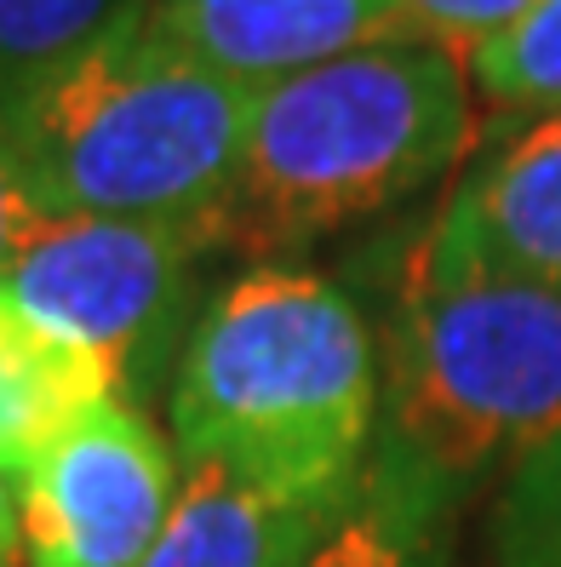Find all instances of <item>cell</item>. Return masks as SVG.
I'll return each mask as SVG.
<instances>
[{"label": "cell", "instance_id": "obj_8", "mask_svg": "<svg viewBox=\"0 0 561 567\" xmlns=\"http://www.w3.org/2000/svg\"><path fill=\"white\" fill-rule=\"evenodd\" d=\"M424 241L447 258L561 287V110L481 155Z\"/></svg>", "mask_w": 561, "mask_h": 567}, {"label": "cell", "instance_id": "obj_16", "mask_svg": "<svg viewBox=\"0 0 561 567\" xmlns=\"http://www.w3.org/2000/svg\"><path fill=\"white\" fill-rule=\"evenodd\" d=\"M52 213L35 202V189H29L18 155L7 150V138H0V281H7V270L18 264V252L29 247V236L46 224Z\"/></svg>", "mask_w": 561, "mask_h": 567}, {"label": "cell", "instance_id": "obj_13", "mask_svg": "<svg viewBox=\"0 0 561 567\" xmlns=\"http://www.w3.org/2000/svg\"><path fill=\"white\" fill-rule=\"evenodd\" d=\"M132 7V0H0V92L52 70Z\"/></svg>", "mask_w": 561, "mask_h": 567}, {"label": "cell", "instance_id": "obj_11", "mask_svg": "<svg viewBox=\"0 0 561 567\" xmlns=\"http://www.w3.org/2000/svg\"><path fill=\"white\" fill-rule=\"evenodd\" d=\"M447 511L453 498L441 487L373 453L350 511L333 522L304 567H453Z\"/></svg>", "mask_w": 561, "mask_h": 567}, {"label": "cell", "instance_id": "obj_9", "mask_svg": "<svg viewBox=\"0 0 561 567\" xmlns=\"http://www.w3.org/2000/svg\"><path fill=\"white\" fill-rule=\"evenodd\" d=\"M344 511L252 487L224 464H189L178 505L138 567H304Z\"/></svg>", "mask_w": 561, "mask_h": 567}, {"label": "cell", "instance_id": "obj_3", "mask_svg": "<svg viewBox=\"0 0 561 567\" xmlns=\"http://www.w3.org/2000/svg\"><path fill=\"white\" fill-rule=\"evenodd\" d=\"M470 138V63L424 35H384L258 86L229 241L287 247L378 218L447 178Z\"/></svg>", "mask_w": 561, "mask_h": 567}, {"label": "cell", "instance_id": "obj_2", "mask_svg": "<svg viewBox=\"0 0 561 567\" xmlns=\"http://www.w3.org/2000/svg\"><path fill=\"white\" fill-rule=\"evenodd\" d=\"M252 86L207 70L144 0L52 70L0 92V138L46 213L201 224L229 241Z\"/></svg>", "mask_w": 561, "mask_h": 567}, {"label": "cell", "instance_id": "obj_10", "mask_svg": "<svg viewBox=\"0 0 561 567\" xmlns=\"http://www.w3.org/2000/svg\"><path fill=\"white\" fill-rule=\"evenodd\" d=\"M115 395L104 361L0 287V471L23 476L86 408Z\"/></svg>", "mask_w": 561, "mask_h": 567}, {"label": "cell", "instance_id": "obj_17", "mask_svg": "<svg viewBox=\"0 0 561 567\" xmlns=\"http://www.w3.org/2000/svg\"><path fill=\"white\" fill-rule=\"evenodd\" d=\"M0 567H23V522H18V476L0 471Z\"/></svg>", "mask_w": 561, "mask_h": 567}, {"label": "cell", "instance_id": "obj_6", "mask_svg": "<svg viewBox=\"0 0 561 567\" xmlns=\"http://www.w3.org/2000/svg\"><path fill=\"white\" fill-rule=\"evenodd\" d=\"M178 493L173 442L138 402L104 395L18 476L23 567H138Z\"/></svg>", "mask_w": 561, "mask_h": 567}, {"label": "cell", "instance_id": "obj_15", "mask_svg": "<svg viewBox=\"0 0 561 567\" xmlns=\"http://www.w3.org/2000/svg\"><path fill=\"white\" fill-rule=\"evenodd\" d=\"M395 7H402L407 35L441 41V47L470 58L481 41H492V35H505L510 23H521L539 0H395Z\"/></svg>", "mask_w": 561, "mask_h": 567}, {"label": "cell", "instance_id": "obj_14", "mask_svg": "<svg viewBox=\"0 0 561 567\" xmlns=\"http://www.w3.org/2000/svg\"><path fill=\"white\" fill-rule=\"evenodd\" d=\"M492 567H561V436L510 471L492 516Z\"/></svg>", "mask_w": 561, "mask_h": 567}, {"label": "cell", "instance_id": "obj_5", "mask_svg": "<svg viewBox=\"0 0 561 567\" xmlns=\"http://www.w3.org/2000/svg\"><path fill=\"white\" fill-rule=\"evenodd\" d=\"M212 241L224 236L201 224L52 213L0 287L35 321L104 361L121 402L144 408L155 373L173 361L195 264Z\"/></svg>", "mask_w": 561, "mask_h": 567}, {"label": "cell", "instance_id": "obj_4", "mask_svg": "<svg viewBox=\"0 0 561 567\" xmlns=\"http://www.w3.org/2000/svg\"><path fill=\"white\" fill-rule=\"evenodd\" d=\"M561 436V287L418 241L384 332L378 447L458 498Z\"/></svg>", "mask_w": 561, "mask_h": 567}, {"label": "cell", "instance_id": "obj_7", "mask_svg": "<svg viewBox=\"0 0 561 567\" xmlns=\"http://www.w3.org/2000/svg\"><path fill=\"white\" fill-rule=\"evenodd\" d=\"M144 18L252 92L367 41L407 35L395 0H144Z\"/></svg>", "mask_w": 561, "mask_h": 567}, {"label": "cell", "instance_id": "obj_1", "mask_svg": "<svg viewBox=\"0 0 561 567\" xmlns=\"http://www.w3.org/2000/svg\"><path fill=\"white\" fill-rule=\"evenodd\" d=\"M384 355L361 305L304 264H252L195 316L173 367L189 464L350 505L378 447Z\"/></svg>", "mask_w": 561, "mask_h": 567}, {"label": "cell", "instance_id": "obj_12", "mask_svg": "<svg viewBox=\"0 0 561 567\" xmlns=\"http://www.w3.org/2000/svg\"><path fill=\"white\" fill-rule=\"evenodd\" d=\"M470 86L510 115L561 110V0H539L505 35L481 41L470 58Z\"/></svg>", "mask_w": 561, "mask_h": 567}]
</instances>
